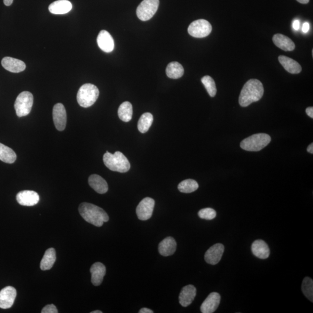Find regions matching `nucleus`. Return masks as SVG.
<instances>
[{
    "mask_svg": "<svg viewBox=\"0 0 313 313\" xmlns=\"http://www.w3.org/2000/svg\"><path fill=\"white\" fill-rule=\"evenodd\" d=\"M264 94L262 83L256 79H249L243 86L239 97V103L242 107H247L252 103L258 102Z\"/></svg>",
    "mask_w": 313,
    "mask_h": 313,
    "instance_id": "nucleus-1",
    "label": "nucleus"
},
{
    "mask_svg": "<svg viewBox=\"0 0 313 313\" xmlns=\"http://www.w3.org/2000/svg\"><path fill=\"white\" fill-rule=\"evenodd\" d=\"M79 214L86 222L96 227H101L105 222L109 221V217L101 208L88 202L81 203L79 206Z\"/></svg>",
    "mask_w": 313,
    "mask_h": 313,
    "instance_id": "nucleus-2",
    "label": "nucleus"
},
{
    "mask_svg": "<svg viewBox=\"0 0 313 313\" xmlns=\"http://www.w3.org/2000/svg\"><path fill=\"white\" fill-rule=\"evenodd\" d=\"M103 159L106 167L112 171L125 173L131 168L128 159L120 152H116L113 155L107 151Z\"/></svg>",
    "mask_w": 313,
    "mask_h": 313,
    "instance_id": "nucleus-3",
    "label": "nucleus"
},
{
    "mask_svg": "<svg viewBox=\"0 0 313 313\" xmlns=\"http://www.w3.org/2000/svg\"><path fill=\"white\" fill-rule=\"evenodd\" d=\"M99 95V91L96 86L92 84H85L79 89L77 99L79 106L87 108L94 104Z\"/></svg>",
    "mask_w": 313,
    "mask_h": 313,
    "instance_id": "nucleus-4",
    "label": "nucleus"
},
{
    "mask_svg": "<svg viewBox=\"0 0 313 313\" xmlns=\"http://www.w3.org/2000/svg\"><path fill=\"white\" fill-rule=\"evenodd\" d=\"M271 138L266 134H257L246 138L241 142L242 149L249 152H259L267 146Z\"/></svg>",
    "mask_w": 313,
    "mask_h": 313,
    "instance_id": "nucleus-5",
    "label": "nucleus"
},
{
    "mask_svg": "<svg viewBox=\"0 0 313 313\" xmlns=\"http://www.w3.org/2000/svg\"><path fill=\"white\" fill-rule=\"evenodd\" d=\"M33 96L28 91L22 92L20 94L15 102V109L19 117L28 116L31 112L33 105Z\"/></svg>",
    "mask_w": 313,
    "mask_h": 313,
    "instance_id": "nucleus-6",
    "label": "nucleus"
},
{
    "mask_svg": "<svg viewBox=\"0 0 313 313\" xmlns=\"http://www.w3.org/2000/svg\"><path fill=\"white\" fill-rule=\"evenodd\" d=\"M159 4V0H143L136 9V15L141 21H148L157 11Z\"/></svg>",
    "mask_w": 313,
    "mask_h": 313,
    "instance_id": "nucleus-7",
    "label": "nucleus"
},
{
    "mask_svg": "<svg viewBox=\"0 0 313 313\" xmlns=\"http://www.w3.org/2000/svg\"><path fill=\"white\" fill-rule=\"evenodd\" d=\"M211 23L204 19L193 22L188 28L189 34L195 38H204L212 32Z\"/></svg>",
    "mask_w": 313,
    "mask_h": 313,
    "instance_id": "nucleus-8",
    "label": "nucleus"
},
{
    "mask_svg": "<svg viewBox=\"0 0 313 313\" xmlns=\"http://www.w3.org/2000/svg\"><path fill=\"white\" fill-rule=\"evenodd\" d=\"M155 205V201L153 198L146 197L143 199L136 208V214L139 219L147 221L151 218Z\"/></svg>",
    "mask_w": 313,
    "mask_h": 313,
    "instance_id": "nucleus-9",
    "label": "nucleus"
},
{
    "mask_svg": "<svg viewBox=\"0 0 313 313\" xmlns=\"http://www.w3.org/2000/svg\"><path fill=\"white\" fill-rule=\"evenodd\" d=\"M53 120L56 129L62 131L66 128L67 114L65 106L62 103H57L53 108Z\"/></svg>",
    "mask_w": 313,
    "mask_h": 313,
    "instance_id": "nucleus-10",
    "label": "nucleus"
},
{
    "mask_svg": "<svg viewBox=\"0 0 313 313\" xmlns=\"http://www.w3.org/2000/svg\"><path fill=\"white\" fill-rule=\"evenodd\" d=\"M16 290L12 286H6L0 291V308L7 309L11 308L16 297Z\"/></svg>",
    "mask_w": 313,
    "mask_h": 313,
    "instance_id": "nucleus-11",
    "label": "nucleus"
},
{
    "mask_svg": "<svg viewBox=\"0 0 313 313\" xmlns=\"http://www.w3.org/2000/svg\"><path fill=\"white\" fill-rule=\"evenodd\" d=\"M225 250L224 245L216 244L211 246L206 252L204 258L208 264L215 265L221 261Z\"/></svg>",
    "mask_w": 313,
    "mask_h": 313,
    "instance_id": "nucleus-12",
    "label": "nucleus"
},
{
    "mask_svg": "<svg viewBox=\"0 0 313 313\" xmlns=\"http://www.w3.org/2000/svg\"><path fill=\"white\" fill-rule=\"evenodd\" d=\"M16 200L20 205L32 206L38 204L39 196L38 193L32 191L20 192L16 195Z\"/></svg>",
    "mask_w": 313,
    "mask_h": 313,
    "instance_id": "nucleus-13",
    "label": "nucleus"
},
{
    "mask_svg": "<svg viewBox=\"0 0 313 313\" xmlns=\"http://www.w3.org/2000/svg\"><path fill=\"white\" fill-rule=\"evenodd\" d=\"M221 296L217 292H212L205 300L201 306L200 310L202 313H214L221 302Z\"/></svg>",
    "mask_w": 313,
    "mask_h": 313,
    "instance_id": "nucleus-14",
    "label": "nucleus"
},
{
    "mask_svg": "<svg viewBox=\"0 0 313 313\" xmlns=\"http://www.w3.org/2000/svg\"><path fill=\"white\" fill-rule=\"evenodd\" d=\"M98 45L103 52L110 53L115 48V41L112 36L106 31H101L97 38Z\"/></svg>",
    "mask_w": 313,
    "mask_h": 313,
    "instance_id": "nucleus-15",
    "label": "nucleus"
},
{
    "mask_svg": "<svg viewBox=\"0 0 313 313\" xmlns=\"http://www.w3.org/2000/svg\"><path fill=\"white\" fill-rule=\"evenodd\" d=\"M196 288L193 285H188L184 286L180 293L179 300V304L183 307H188L192 304L196 296Z\"/></svg>",
    "mask_w": 313,
    "mask_h": 313,
    "instance_id": "nucleus-16",
    "label": "nucleus"
},
{
    "mask_svg": "<svg viewBox=\"0 0 313 313\" xmlns=\"http://www.w3.org/2000/svg\"><path fill=\"white\" fill-rule=\"evenodd\" d=\"M1 65L6 71L12 73H20L24 71L26 65L24 62L15 58L5 57L2 59Z\"/></svg>",
    "mask_w": 313,
    "mask_h": 313,
    "instance_id": "nucleus-17",
    "label": "nucleus"
},
{
    "mask_svg": "<svg viewBox=\"0 0 313 313\" xmlns=\"http://www.w3.org/2000/svg\"><path fill=\"white\" fill-rule=\"evenodd\" d=\"M90 272L91 273V281L93 285H101L106 274V269L105 265L102 263L96 262L91 266Z\"/></svg>",
    "mask_w": 313,
    "mask_h": 313,
    "instance_id": "nucleus-18",
    "label": "nucleus"
},
{
    "mask_svg": "<svg viewBox=\"0 0 313 313\" xmlns=\"http://www.w3.org/2000/svg\"><path fill=\"white\" fill-rule=\"evenodd\" d=\"M72 8V3L68 0H58L50 4L48 9L51 14L62 15L67 14Z\"/></svg>",
    "mask_w": 313,
    "mask_h": 313,
    "instance_id": "nucleus-19",
    "label": "nucleus"
},
{
    "mask_svg": "<svg viewBox=\"0 0 313 313\" xmlns=\"http://www.w3.org/2000/svg\"><path fill=\"white\" fill-rule=\"evenodd\" d=\"M88 183L89 186L99 194H105L108 191V183L101 176L96 174L90 176Z\"/></svg>",
    "mask_w": 313,
    "mask_h": 313,
    "instance_id": "nucleus-20",
    "label": "nucleus"
},
{
    "mask_svg": "<svg viewBox=\"0 0 313 313\" xmlns=\"http://www.w3.org/2000/svg\"><path fill=\"white\" fill-rule=\"evenodd\" d=\"M252 252L256 257L261 259H266L270 255V249L267 244L262 239H258L253 242Z\"/></svg>",
    "mask_w": 313,
    "mask_h": 313,
    "instance_id": "nucleus-21",
    "label": "nucleus"
},
{
    "mask_svg": "<svg viewBox=\"0 0 313 313\" xmlns=\"http://www.w3.org/2000/svg\"><path fill=\"white\" fill-rule=\"evenodd\" d=\"M176 249L175 239L172 237H168L159 243L158 251L163 256H168L174 254Z\"/></svg>",
    "mask_w": 313,
    "mask_h": 313,
    "instance_id": "nucleus-22",
    "label": "nucleus"
},
{
    "mask_svg": "<svg viewBox=\"0 0 313 313\" xmlns=\"http://www.w3.org/2000/svg\"><path fill=\"white\" fill-rule=\"evenodd\" d=\"M273 41L279 48L285 51H292L295 48V44L291 39L281 34H276L273 36Z\"/></svg>",
    "mask_w": 313,
    "mask_h": 313,
    "instance_id": "nucleus-23",
    "label": "nucleus"
},
{
    "mask_svg": "<svg viewBox=\"0 0 313 313\" xmlns=\"http://www.w3.org/2000/svg\"><path fill=\"white\" fill-rule=\"evenodd\" d=\"M278 61L283 68L286 70V71L291 73V74H298L302 71L301 66L298 62L292 58L284 55H280L278 57Z\"/></svg>",
    "mask_w": 313,
    "mask_h": 313,
    "instance_id": "nucleus-24",
    "label": "nucleus"
},
{
    "mask_svg": "<svg viewBox=\"0 0 313 313\" xmlns=\"http://www.w3.org/2000/svg\"><path fill=\"white\" fill-rule=\"evenodd\" d=\"M56 251L54 248H49L45 252L40 263L42 271H48L54 266L56 261Z\"/></svg>",
    "mask_w": 313,
    "mask_h": 313,
    "instance_id": "nucleus-25",
    "label": "nucleus"
},
{
    "mask_svg": "<svg viewBox=\"0 0 313 313\" xmlns=\"http://www.w3.org/2000/svg\"><path fill=\"white\" fill-rule=\"evenodd\" d=\"M166 73L169 78L178 79L184 75V69L179 63L172 62L169 63L166 67Z\"/></svg>",
    "mask_w": 313,
    "mask_h": 313,
    "instance_id": "nucleus-26",
    "label": "nucleus"
},
{
    "mask_svg": "<svg viewBox=\"0 0 313 313\" xmlns=\"http://www.w3.org/2000/svg\"><path fill=\"white\" fill-rule=\"evenodd\" d=\"M16 153L12 149L0 143V160L12 164L16 161Z\"/></svg>",
    "mask_w": 313,
    "mask_h": 313,
    "instance_id": "nucleus-27",
    "label": "nucleus"
},
{
    "mask_svg": "<svg viewBox=\"0 0 313 313\" xmlns=\"http://www.w3.org/2000/svg\"><path fill=\"white\" fill-rule=\"evenodd\" d=\"M119 119L122 121L127 122L131 120L133 115V108L131 103L124 102L119 106L118 110Z\"/></svg>",
    "mask_w": 313,
    "mask_h": 313,
    "instance_id": "nucleus-28",
    "label": "nucleus"
},
{
    "mask_svg": "<svg viewBox=\"0 0 313 313\" xmlns=\"http://www.w3.org/2000/svg\"><path fill=\"white\" fill-rule=\"evenodd\" d=\"M153 122V116L150 113H145L143 114L139 119L138 128L139 132L145 134L149 131Z\"/></svg>",
    "mask_w": 313,
    "mask_h": 313,
    "instance_id": "nucleus-29",
    "label": "nucleus"
},
{
    "mask_svg": "<svg viewBox=\"0 0 313 313\" xmlns=\"http://www.w3.org/2000/svg\"><path fill=\"white\" fill-rule=\"evenodd\" d=\"M198 183L193 179H186L181 182L178 185V190L184 193H191L194 192L198 189Z\"/></svg>",
    "mask_w": 313,
    "mask_h": 313,
    "instance_id": "nucleus-30",
    "label": "nucleus"
},
{
    "mask_svg": "<svg viewBox=\"0 0 313 313\" xmlns=\"http://www.w3.org/2000/svg\"><path fill=\"white\" fill-rule=\"evenodd\" d=\"M201 82L203 85H204L208 94L210 95L211 97H214L216 94V92H217V89H216L214 79L210 76H205L201 78Z\"/></svg>",
    "mask_w": 313,
    "mask_h": 313,
    "instance_id": "nucleus-31",
    "label": "nucleus"
},
{
    "mask_svg": "<svg viewBox=\"0 0 313 313\" xmlns=\"http://www.w3.org/2000/svg\"><path fill=\"white\" fill-rule=\"evenodd\" d=\"M302 289L303 293L310 301H313V281L309 277H305L303 281Z\"/></svg>",
    "mask_w": 313,
    "mask_h": 313,
    "instance_id": "nucleus-32",
    "label": "nucleus"
},
{
    "mask_svg": "<svg viewBox=\"0 0 313 313\" xmlns=\"http://www.w3.org/2000/svg\"><path fill=\"white\" fill-rule=\"evenodd\" d=\"M198 216L201 219L206 220L214 219L216 216V212L214 209L206 208L201 209L198 212Z\"/></svg>",
    "mask_w": 313,
    "mask_h": 313,
    "instance_id": "nucleus-33",
    "label": "nucleus"
},
{
    "mask_svg": "<svg viewBox=\"0 0 313 313\" xmlns=\"http://www.w3.org/2000/svg\"><path fill=\"white\" fill-rule=\"evenodd\" d=\"M42 313H58V309L54 305H48L42 309Z\"/></svg>",
    "mask_w": 313,
    "mask_h": 313,
    "instance_id": "nucleus-34",
    "label": "nucleus"
},
{
    "mask_svg": "<svg viewBox=\"0 0 313 313\" xmlns=\"http://www.w3.org/2000/svg\"><path fill=\"white\" fill-rule=\"evenodd\" d=\"M310 29V24L308 22H305L303 25L302 31L303 32L306 33H308Z\"/></svg>",
    "mask_w": 313,
    "mask_h": 313,
    "instance_id": "nucleus-35",
    "label": "nucleus"
},
{
    "mask_svg": "<svg viewBox=\"0 0 313 313\" xmlns=\"http://www.w3.org/2000/svg\"><path fill=\"white\" fill-rule=\"evenodd\" d=\"M292 27L295 31H298L300 28V22L298 20H295L294 22L292 23Z\"/></svg>",
    "mask_w": 313,
    "mask_h": 313,
    "instance_id": "nucleus-36",
    "label": "nucleus"
},
{
    "mask_svg": "<svg viewBox=\"0 0 313 313\" xmlns=\"http://www.w3.org/2000/svg\"><path fill=\"white\" fill-rule=\"evenodd\" d=\"M306 113L310 117L313 118V108L309 107L306 109Z\"/></svg>",
    "mask_w": 313,
    "mask_h": 313,
    "instance_id": "nucleus-37",
    "label": "nucleus"
},
{
    "mask_svg": "<svg viewBox=\"0 0 313 313\" xmlns=\"http://www.w3.org/2000/svg\"><path fill=\"white\" fill-rule=\"evenodd\" d=\"M139 313H153L154 312H153V311H152V310L151 309L145 308L140 310V311L139 312Z\"/></svg>",
    "mask_w": 313,
    "mask_h": 313,
    "instance_id": "nucleus-38",
    "label": "nucleus"
},
{
    "mask_svg": "<svg viewBox=\"0 0 313 313\" xmlns=\"http://www.w3.org/2000/svg\"><path fill=\"white\" fill-rule=\"evenodd\" d=\"M14 0H4V4L6 6H10L12 5Z\"/></svg>",
    "mask_w": 313,
    "mask_h": 313,
    "instance_id": "nucleus-39",
    "label": "nucleus"
},
{
    "mask_svg": "<svg viewBox=\"0 0 313 313\" xmlns=\"http://www.w3.org/2000/svg\"><path fill=\"white\" fill-rule=\"evenodd\" d=\"M308 152L309 153H311V154H313V143H311V144L310 145L308 146Z\"/></svg>",
    "mask_w": 313,
    "mask_h": 313,
    "instance_id": "nucleus-40",
    "label": "nucleus"
},
{
    "mask_svg": "<svg viewBox=\"0 0 313 313\" xmlns=\"http://www.w3.org/2000/svg\"><path fill=\"white\" fill-rule=\"evenodd\" d=\"M297 1L301 3V4H308L310 0H297Z\"/></svg>",
    "mask_w": 313,
    "mask_h": 313,
    "instance_id": "nucleus-41",
    "label": "nucleus"
},
{
    "mask_svg": "<svg viewBox=\"0 0 313 313\" xmlns=\"http://www.w3.org/2000/svg\"><path fill=\"white\" fill-rule=\"evenodd\" d=\"M91 313H102V312L100 311H96L92 312Z\"/></svg>",
    "mask_w": 313,
    "mask_h": 313,
    "instance_id": "nucleus-42",
    "label": "nucleus"
}]
</instances>
